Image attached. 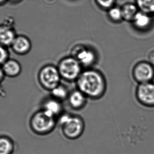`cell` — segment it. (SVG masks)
Listing matches in <instances>:
<instances>
[{"instance_id":"d6986e66","label":"cell","mask_w":154,"mask_h":154,"mask_svg":"<svg viewBox=\"0 0 154 154\" xmlns=\"http://www.w3.org/2000/svg\"><path fill=\"white\" fill-rule=\"evenodd\" d=\"M107 15L110 21L114 23H121L123 21L121 6L114 5L107 10Z\"/></svg>"},{"instance_id":"ffe728a7","label":"cell","mask_w":154,"mask_h":154,"mask_svg":"<svg viewBox=\"0 0 154 154\" xmlns=\"http://www.w3.org/2000/svg\"><path fill=\"white\" fill-rule=\"evenodd\" d=\"M98 7L104 10H108L115 5L116 0H95Z\"/></svg>"},{"instance_id":"ac0fdd59","label":"cell","mask_w":154,"mask_h":154,"mask_svg":"<svg viewBox=\"0 0 154 154\" xmlns=\"http://www.w3.org/2000/svg\"><path fill=\"white\" fill-rule=\"evenodd\" d=\"M139 10L154 17V0H135Z\"/></svg>"},{"instance_id":"3957f363","label":"cell","mask_w":154,"mask_h":154,"mask_svg":"<svg viewBox=\"0 0 154 154\" xmlns=\"http://www.w3.org/2000/svg\"><path fill=\"white\" fill-rule=\"evenodd\" d=\"M57 125V118L40 109L32 115L29 120V128L38 136L48 135L54 131Z\"/></svg>"},{"instance_id":"cb8c5ba5","label":"cell","mask_w":154,"mask_h":154,"mask_svg":"<svg viewBox=\"0 0 154 154\" xmlns=\"http://www.w3.org/2000/svg\"><path fill=\"white\" fill-rule=\"evenodd\" d=\"M23 0H8V3L12 5H17L22 2Z\"/></svg>"},{"instance_id":"277c9868","label":"cell","mask_w":154,"mask_h":154,"mask_svg":"<svg viewBox=\"0 0 154 154\" xmlns=\"http://www.w3.org/2000/svg\"><path fill=\"white\" fill-rule=\"evenodd\" d=\"M57 67L61 78L69 82L76 81L83 71L81 64L72 56L62 59Z\"/></svg>"},{"instance_id":"7a4b0ae2","label":"cell","mask_w":154,"mask_h":154,"mask_svg":"<svg viewBox=\"0 0 154 154\" xmlns=\"http://www.w3.org/2000/svg\"><path fill=\"white\" fill-rule=\"evenodd\" d=\"M58 124L63 136L70 140L81 137L85 129V123L81 116L65 112L57 118Z\"/></svg>"},{"instance_id":"603a6c76","label":"cell","mask_w":154,"mask_h":154,"mask_svg":"<svg viewBox=\"0 0 154 154\" xmlns=\"http://www.w3.org/2000/svg\"><path fill=\"white\" fill-rule=\"evenodd\" d=\"M6 77L4 73V71L2 69V68L0 66V84L2 83L3 81H4L5 78Z\"/></svg>"},{"instance_id":"6da1fadb","label":"cell","mask_w":154,"mask_h":154,"mask_svg":"<svg viewBox=\"0 0 154 154\" xmlns=\"http://www.w3.org/2000/svg\"><path fill=\"white\" fill-rule=\"evenodd\" d=\"M75 83L77 89L90 100H100L107 91L106 78L102 72L96 69L88 68L83 70Z\"/></svg>"},{"instance_id":"5bb4252c","label":"cell","mask_w":154,"mask_h":154,"mask_svg":"<svg viewBox=\"0 0 154 154\" xmlns=\"http://www.w3.org/2000/svg\"><path fill=\"white\" fill-rule=\"evenodd\" d=\"M5 76L8 78L18 77L22 72V66L19 61L14 59L8 58L1 66Z\"/></svg>"},{"instance_id":"ba28073f","label":"cell","mask_w":154,"mask_h":154,"mask_svg":"<svg viewBox=\"0 0 154 154\" xmlns=\"http://www.w3.org/2000/svg\"><path fill=\"white\" fill-rule=\"evenodd\" d=\"M71 56L76 59L82 67L91 68L97 60V55L93 49L82 44L75 46L72 50Z\"/></svg>"},{"instance_id":"9a60e30c","label":"cell","mask_w":154,"mask_h":154,"mask_svg":"<svg viewBox=\"0 0 154 154\" xmlns=\"http://www.w3.org/2000/svg\"><path fill=\"white\" fill-rule=\"evenodd\" d=\"M123 21L131 22L139 9L135 2H126L121 6Z\"/></svg>"},{"instance_id":"8992f818","label":"cell","mask_w":154,"mask_h":154,"mask_svg":"<svg viewBox=\"0 0 154 154\" xmlns=\"http://www.w3.org/2000/svg\"><path fill=\"white\" fill-rule=\"evenodd\" d=\"M131 75L137 84L152 82L154 79V67L147 61H140L134 66Z\"/></svg>"},{"instance_id":"d4e9b609","label":"cell","mask_w":154,"mask_h":154,"mask_svg":"<svg viewBox=\"0 0 154 154\" xmlns=\"http://www.w3.org/2000/svg\"><path fill=\"white\" fill-rule=\"evenodd\" d=\"M8 3V0H0V7L4 6Z\"/></svg>"},{"instance_id":"7c38bea8","label":"cell","mask_w":154,"mask_h":154,"mask_svg":"<svg viewBox=\"0 0 154 154\" xmlns=\"http://www.w3.org/2000/svg\"><path fill=\"white\" fill-rule=\"evenodd\" d=\"M88 99L83 92L76 88L70 91L66 101L72 110L80 111L85 107Z\"/></svg>"},{"instance_id":"9c48e42d","label":"cell","mask_w":154,"mask_h":154,"mask_svg":"<svg viewBox=\"0 0 154 154\" xmlns=\"http://www.w3.org/2000/svg\"><path fill=\"white\" fill-rule=\"evenodd\" d=\"M17 36L14 20L12 17H6L0 22V44L10 48Z\"/></svg>"},{"instance_id":"8fae6325","label":"cell","mask_w":154,"mask_h":154,"mask_svg":"<svg viewBox=\"0 0 154 154\" xmlns=\"http://www.w3.org/2000/svg\"><path fill=\"white\" fill-rule=\"evenodd\" d=\"M10 48L15 54L24 56L31 50V41L27 36L17 34Z\"/></svg>"},{"instance_id":"52a82bcc","label":"cell","mask_w":154,"mask_h":154,"mask_svg":"<svg viewBox=\"0 0 154 154\" xmlns=\"http://www.w3.org/2000/svg\"><path fill=\"white\" fill-rule=\"evenodd\" d=\"M136 99L140 105L146 108H154V82L137 84L135 88Z\"/></svg>"},{"instance_id":"e0dca14e","label":"cell","mask_w":154,"mask_h":154,"mask_svg":"<svg viewBox=\"0 0 154 154\" xmlns=\"http://www.w3.org/2000/svg\"><path fill=\"white\" fill-rule=\"evenodd\" d=\"M69 92L70 91L66 86L60 83L51 91L50 96L56 100L63 102L67 100Z\"/></svg>"},{"instance_id":"4fadbf2b","label":"cell","mask_w":154,"mask_h":154,"mask_svg":"<svg viewBox=\"0 0 154 154\" xmlns=\"http://www.w3.org/2000/svg\"><path fill=\"white\" fill-rule=\"evenodd\" d=\"M41 108L55 118H58L64 113L63 102L56 100L51 96L44 99L42 104Z\"/></svg>"},{"instance_id":"44dd1931","label":"cell","mask_w":154,"mask_h":154,"mask_svg":"<svg viewBox=\"0 0 154 154\" xmlns=\"http://www.w3.org/2000/svg\"><path fill=\"white\" fill-rule=\"evenodd\" d=\"M8 48L0 44V66H1L8 58H10Z\"/></svg>"},{"instance_id":"2e32d148","label":"cell","mask_w":154,"mask_h":154,"mask_svg":"<svg viewBox=\"0 0 154 154\" xmlns=\"http://www.w3.org/2000/svg\"><path fill=\"white\" fill-rule=\"evenodd\" d=\"M13 140L8 136H0V154H13L15 150Z\"/></svg>"},{"instance_id":"7402d4cb","label":"cell","mask_w":154,"mask_h":154,"mask_svg":"<svg viewBox=\"0 0 154 154\" xmlns=\"http://www.w3.org/2000/svg\"><path fill=\"white\" fill-rule=\"evenodd\" d=\"M147 61L154 67V49L150 50L147 54Z\"/></svg>"},{"instance_id":"5b68a950","label":"cell","mask_w":154,"mask_h":154,"mask_svg":"<svg viewBox=\"0 0 154 154\" xmlns=\"http://www.w3.org/2000/svg\"><path fill=\"white\" fill-rule=\"evenodd\" d=\"M38 79L41 87L50 92L60 83L61 77L57 67L53 65H46L42 67L38 73Z\"/></svg>"},{"instance_id":"30bf717a","label":"cell","mask_w":154,"mask_h":154,"mask_svg":"<svg viewBox=\"0 0 154 154\" xmlns=\"http://www.w3.org/2000/svg\"><path fill=\"white\" fill-rule=\"evenodd\" d=\"M131 23L136 31L146 32L152 29L154 23V17L139 11Z\"/></svg>"}]
</instances>
